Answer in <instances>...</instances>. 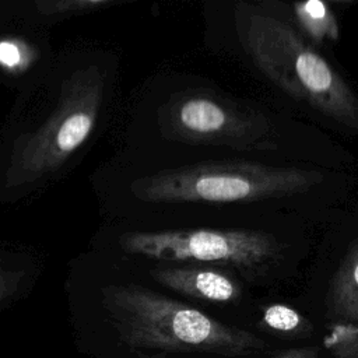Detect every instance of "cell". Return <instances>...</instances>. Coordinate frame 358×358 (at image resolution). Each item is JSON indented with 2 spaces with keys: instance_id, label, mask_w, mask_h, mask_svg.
<instances>
[{
  "instance_id": "cell-1",
  "label": "cell",
  "mask_w": 358,
  "mask_h": 358,
  "mask_svg": "<svg viewBox=\"0 0 358 358\" xmlns=\"http://www.w3.org/2000/svg\"><path fill=\"white\" fill-rule=\"evenodd\" d=\"M235 27L257 69L294 99L358 131V95L288 22L239 3Z\"/></svg>"
},
{
  "instance_id": "cell-2",
  "label": "cell",
  "mask_w": 358,
  "mask_h": 358,
  "mask_svg": "<svg viewBox=\"0 0 358 358\" xmlns=\"http://www.w3.org/2000/svg\"><path fill=\"white\" fill-rule=\"evenodd\" d=\"M105 305L119 338L136 350L246 357L267 348L259 336L151 289L127 285L106 291Z\"/></svg>"
},
{
  "instance_id": "cell-3",
  "label": "cell",
  "mask_w": 358,
  "mask_h": 358,
  "mask_svg": "<svg viewBox=\"0 0 358 358\" xmlns=\"http://www.w3.org/2000/svg\"><path fill=\"white\" fill-rule=\"evenodd\" d=\"M323 180L317 171L249 161H215L164 169L140 179L136 194L154 203H249L305 193Z\"/></svg>"
},
{
  "instance_id": "cell-4",
  "label": "cell",
  "mask_w": 358,
  "mask_h": 358,
  "mask_svg": "<svg viewBox=\"0 0 358 358\" xmlns=\"http://www.w3.org/2000/svg\"><path fill=\"white\" fill-rule=\"evenodd\" d=\"M158 122L172 141L239 151L277 148L275 127L264 113L206 88L172 94L161 106Z\"/></svg>"
},
{
  "instance_id": "cell-5",
  "label": "cell",
  "mask_w": 358,
  "mask_h": 358,
  "mask_svg": "<svg viewBox=\"0 0 358 358\" xmlns=\"http://www.w3.org/2000/svg\"><path fill=\"white\" fill-rule=\"evenodd\" d=\"M126 252L173 263L229 266L253 277L268 268L281 243L268 232L253 229H178L130 232L122 241Z\"/></svg>"
},
{
  "instance_id": "cell-6",
  "label": "cell",
  "mask_w": 358,
  "mask_h": 358,
  "mask_svg": "<svg viewBox=\"0 0 358 358\" xmlns=\"http://www.w3.org/2000/svg\"><path fill=\"white\" fill-rule=\"evenodd\" d=\"M151 274L164 287L206 302L229 303L242 295L239 282L231 274L208 264L157 267Z\"/></svg>"
},
{
  "instance_id": "cell-7",
  "label": "cell",
  "mask_w": 358,
  "mask_h": 358,
  "mask_svg": "<svg viewBox=\"0 0 358 358\" xmlns=\"http://www.w3.org/2000/svg\"><path fill=\"white\" fill-rule=\"evenodd\" d=\"M326 302L333 324L358 329V236L331 277Z\"/></svg>"
},
{
  "instance_id": "cell-8",
  "label": "cell",
  "mask_w": 358,
  "mask_h": 358,
  "mask_svg": "<svg viewBox=\"0 0 358 358\" xmlns=\"http://www.w3.org/2000/svg\"><path fill=\"white\" fill-rule=\"evenodd\" d=\"M292 8L302 31L316 43H322L324 39H338L340 28L329 3L322 0L298 1L292 4Z\"/></svg>"
},
{
  "instance_id": "cell-9",
  "label": "cell",
  "mask_w": 358,
  "mask_h": 358,
  "mask_svg": "<svg viewBox=\"0 0 358 358\" xmlns=\"http://www.w3.org/2000/svg\"><path fill=\"white\" fill-rule=\"evenodd\" d=\"M266 329L284 336H305L312 331L310 322L296 309L284 303H271L262 313Z\"/></svg>"
},
{
  "instance_id": "cell-10",
  "label": "cell",
  "mask_w": 358,
  "mask_h": 358,
  "mask_svg": "<svg viewBox=\"0 0 358 358\" xmlns=\"http://www.w3.org/2000/svg\"><path fill=\"white\" fill-rule=\"evenodd\" d=\"M92 127V119L87 113H73L64 119L57 130L56 144L62 152L76 150L88 136Z\"/></svg>"
},
{
  "instance_id": "cell-11",
  "label": "cell",
  "mask_w": 358,
  "mask_h": 358,
  "mask_svg": "<svg viewBox=\"0 0 358 358\" xmlns=\"http://www.w3.org/2000/svg\"><path fill=\"white\" fill-rule=\"evenodd\" d=\"M323 345L333 358H358V329L331 324L324 336Z\"/></svg>"
},
{
  "instance_id": "cell-12",
  "label": "cell",
  "mask_w": 358,
  "mask_h": 358,
  "mask_svg": "<svg viewBox=\"0 0 358 358\" xmlns=\"http://www.w3.org/2000/svg\"><path fill=\"white\" fill-rule=\"evenodd\" d=\"M266 358H320V355L316 347H296L275 351Z\"/></svg>"
},
{
  "instance_id": "cell-13",
  "label": "cell",
  "mask_w": 358,
  "mask_h": 358,
  "mask_svg": "<svg viewBox=\"0 0 358 358\" xmlns=\"http://www.w3.org/2000/svg\"><path fill=\"white\" fill-rule=\"evenodd\" d=\"M21 62L20 48L8 41L0 42V63L7 67H14Z\"/></svg>"
},
{
  "instance_id": "cell-14",
  "label": "cell",
  "mask_w": 358,
  "mask_h": 358,
  "mask_svg": "<svg viewBox=\"0 0 358 358\" xmlns=\"http://www.w3.org/2000/svg\"><path fill=\"white\" fill-rule=\"evenodd\" d=\"M138 358H171L165 352H154V354H140Z\"/></svg>"
},
{
  "instance_id": "cell-15",
  "label": "cell",
  "mask_w": 358,
  "mask_h": 358,
  "mask_svg": "<svg viewBox=\"0 0 358 358\" xmlns=\"http://www.w3.org/2000/svg\"><path fill=\"white\" fill-rule=\"evenodd\" d=\"M7 295V289H6V287L4 285H0V299L3 298V296H6Z\"/></svg>"
}]
</instances>
